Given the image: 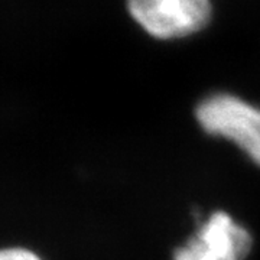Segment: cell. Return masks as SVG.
Masks as SVG:
<instances>
[{"label": "cell", "instance_id": "6da1fadb", "mask_svg": "<svg viewBox=\"0 0 260 260\" xmlns=\"http://www.w3.org/2000/svg\"><path fill=\"white\" fill-rule=\"evenodd\" d=\"M197 119L210 135L233 140L260 165V110L230 94H214L197 107Z\"/></svg>", "mask_w": 260, "mask_h": 260}, {"label": "cell", "instance_id": "7a4b0ae2", "mask_svg": "<svg viewBox=\"0 0 260 260\" xmlns=\"http://www.w3.org/2000/svg\"><path fill=\"white\" fill-rule=\"evenodd\" d=\"M130 15L152 37H186L203 29L211 16L210 0H127Z\"/></svg>", "mask_w": 260, "mask_h": 260}, {"label": "cell", "instance_id": "3957f363", "mask_svg": "<svg viewBox=\"0 0 260 260\" xmlns=\"http://www.w3.org/2000/svg\"><path fill=\"white\" fill-rule=\"evenodd\" d=\"M251 237L227 213H214L198 233L178 249L174 260H244L249 254Z\"/></svg>", "mask_w": 260, "mask_h": 260}, {"label": "cell", "instance_id": "277c9868", "mask_svg": "<svg viewBox=\"0 0 260 260\" xmlns=\"http://www.w3.org/2000/svg\"><path fill=\"white\" fill-rule=\"evenodd\" d=\"M0 260H41L32 251L23 249H8L0 250Z\"/></svg>", "mask_w": 260, "mask_h": 260}]
</instances>
